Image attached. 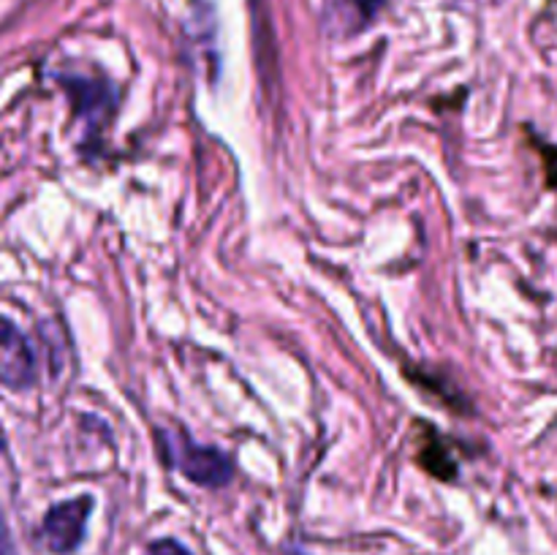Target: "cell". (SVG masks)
I'll return each mask as SVG.
<instances>
[{"instance_id": "2", "label": "cell", "mask_w": 557, "mask_h": 555, "mask_svg": "<svg viewBox=\"0 0 557 555\" xmlns=\"http://www.w3.org/2000/svg\"><path fill=\"white\" fill-rule=\"evenodd\" d=\"M92 495H76V498L60 501L44 515L41 536L54 555H71L85 542L87 520L92 515Z\"/></svg>"}, {"instance_id": "5", "label": "cell", "mask_w": 557, "mask_h": 555, "mask_svg": "<svg viewBox=\"0 0 557 555\" xmlns=\"http://www.w3.org/2000/svg\"><path fill=\"white\" fill-rule=\"evenodd\" d=\"M147 555H190V550L177 539H158L147 547Z\"/></svg>"}, {"instance_id": "8", "label": "cell", "mask_w": 557, "mask_h": 555, "mask_svg": "<svg viewBox=\"0 0 557 555\" xmlns=\"http://www.w3.org/2000/svg\"><path fill=\"white\" fill-rule=\"evenodd\" d=\"M0 449H5V435H3V430H0Z\"/></svg>"}, {"instance_id": "3", "label": "cell", "mask_w": 557, "mask_h": 555, "mask_svg": "<svg viewBox=\"0 0 557 555\" xmlns=\"http://www.w3.org/2000/svg\"><path fill=\"white\" fill-rule=\"evenodd\" d=\"M36 381V354L25 332L0 316V384L9 390H27Z\"/></svg>"}, {"instance_id": "1", "label": "cell", "mask_w": 557, "mask_h": 555, "mask_svg": "<svg viewBox=\"0 0 557 555\" xmlns=\"http://www.w3.org/2000/svg\"><path fill=\"white\" fill-rule=\"evenodd\" d=\"M161 439L166 441L169 466L177 468L188 482L199 488H226L234 479L232 457L223 455L218 446H207L194 441L185 433H169L163 430Z\"/></svg>"}, {"instance_id": "7", "label": "cell", "mask_w": 557, "mask_h": 555, "mask_svg": "<svg viewBox=\"0 0 557 555\" xmlns=\"http://www.w3.org/2000/svg\"><path fill=\"white\" fill-rule=\"evenodd\" d=\"M0 555H16V553H14V547H11L9 531H5L3 515H0Z\"/></svg>"}, {"instance_id": "6", "label": "cell", "mask_w": 557, "mask_h": 555, "mask_svg": "<svg viewBox=\"0 0 557 555\" xmlns=\"http://www.w3.org/2000/svg\"><path fill=\"white\" fill-rule=\"evenodd\" d=\"M354 5H357V11L362 16H375L381 11V5L386 3V0H351Z\"/></svg>"}, {"instance_id": "4", "label": "cell", "mask_w": 557, "mask_h": 555, "mask_svg": "<svg viewBox=\"0 0 557 555\" xmlns=\"http://www.w3.org/2000/svg\"><path fill=\"white\" fill-rule=\"evenodd\" d=\"M65 87L71 92V101L79 109L82 118L90 120V123H101L107 120V114L114 109V90L103 82H90V79H65Z\"/></svg>"}]
</instances>
